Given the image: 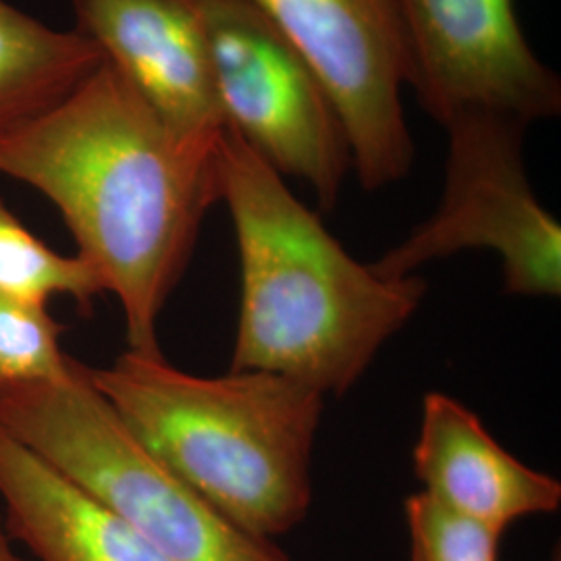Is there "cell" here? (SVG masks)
Wrapping results in <instances>:
<instances>
[{
    "label": "cell",
    "instance_id": "obj_4",
    "mask_svg": "<svg viewBox=\"0 0 561 561\" xmlns=\"http://www.w3.org/2000/svg\"><path fill=\"white\" fill-rule=\"evenodd\" d=\"M0 428L127 522L169 561H291L175 477L73 362L60 381L0 389Z\"/></svg>",
    "mask_w": 561,
    "mask_h": 561
},
{
    "label": "cell",
    "instance_id": "obj_11",
    "mask_svg": "<svg viewBox=\"0 0 561 561\" xmlns=\"http://www.w3.org/2000/svg\"><path fill=\"white\" fill-rule=\"evenodd\" d=\"M0 500L11 539L41 561H169L2 428Z\"/></svg>",
    "mask_w": 561,
    "mask_h": 561
},
{
    "label": "cell",
    "instance_id": "obj_14",
    "mask_svg": "<svg viewBox=\"0 0 561 561\" xmlns=\"http://www.w3.org/2000/svg\"><path fill=\"white\" fill-rule=\"evenodd\" d=\"M46 304L0 291V389L23 382L60 381L73 370Z\"/></svg>",
    "mask_w": 561,
    "mask_h": 561
},
{
    "label": "cell",
    "instance_id": "obj_10",
    "mask_svg": "<svg viewBox=\"0 0 561 561\" xmlns=\"http://www.w3.org/2000/svg\"><path fill=\"white\" fill-rule=\"evenodd\" d=\"M414 470L422 493L503 535L528 516L560 510V481L514 458L472 410L442 391L422 401Z\"/></svg>",
    "mask_w": 561,
    "mask_h": 561
},
{
    "label": "cell",
    "instance_id": "obj_6",
    "mask_svg": "<svg viewBox=\"0 0 561 561\" xmlns=\"http://www.w3.org/2000/svg\"><path fill=\"white\" fill-rule=\"evenodd\" d=\"M206 38L225 129L280 178L306 181L322 210L340 202L350 146L324 85L250 0H190Z\"/></svg>",
    "mask_w": 561,
    "mask_h": 561
},
{
    "label": "cell",
    "instance_id": "obj_5",
    "mask_svg": "<svg viewBox=\"0 0 561 561\" xmlns=\"http://www.w3.org/2000/svg\"><path fill=\"white\" fill-rule=\"evenodd\" d=\"M443 129L449 152L442 204L400 245L373 262V271L401 279L461 250H493L502 259L505 294L560 298L561 227L537 201L526 175L528 125L468 117Z\"/></svg>",
    "mask_w": 561,
    "mask_h": 561
},
{
    "label": "cell",
    "instance_id": "obj_13",
    "mask_svg": "<svg viewBox=\"0 0 561 561\" xmlns=\"http://www.w3.org/2000/svg\"><path fill=\"white\" fill-rule=\"evenodd\" d=\"M0 291L38 304L69 296L90 310L104 287L88 262L46 245L0 201Z\"/></svg>",
    "mask_w": 561,
    "mask_h": 561
},
{
    "label": "cell",
    "instance_id": "obj_2",
    "mask_svg": "<svg viewBox=\"0 0 561 561\" xmlns=\"http://www.w3.org/2000/svg\"><path fill=\"white\" fill-rule=\"evenodd\" d=\"M219 180L240 254L231 370L347 393L421 308L426 280L381 277L350 256L279 173L227 129Z\"/></svg>",
    "mask_w": 561,
    "mask_h": 561
},
{
    "label": "cell",
    "instance_id": "obj_3",
    "mask_svg": "<svg viewBox=\"0 0 561 561\" xmlns=\"http://www.w3.org/2000/svg\"><path fill=\"white\" fill-rule=\"evenodd\" d=\"M88 377L154 458L245 533L275 541L306 520L321 391L261 370L196 377L136 352Z\"/></svg>",
    "mask_w": 561,
    "mask_h": 561
},
{
    "label": "cell",
    "instance_id": "obj_1",
    "mask_svg": "<svg viewBox=\"0 0 561 561\" xmlns=\"http://www.w3.org/2000/svg\"><path fill=\"white\" fill-rule=\"evenodd\" d=\"M221 138L175 134L102 60L62 101L0 140V173L59 208L78 256L117 296L129 352L161 356L162 308L206 213L221 202Z\"/></svg>",
    "mask_w": 561,
    "mask_h": 561
},
{
    "label": "cell",
    "instance_id": "obj_17",
    "mask_svg": "<svg viewBox=\"0 0 561 561\" xmlns=\"http://www.w3.org/2000/svg\"><path fill=\"white\" fill-rule=\"evenodd\" d=\"M551 561H560V551H556V556H551Z\"/></svg>",
    "mask_w": 561,
    "mask_h": 561
},
{
    "label": "cell",
    "instance_id": "obj_15",
    "mask_svg": "<svg viewBox=\"0 0 561 561\" xmlns=\"http://www.w3.org/2000/svg\"><path fill=\"white\" fill-rule=\"evenodd\" d=\"M410 561H500L503 533L463 518L426 493L403 503Z\"/></svg>",
    "mask_w": 561,
    "mask_h": 561
},
{
    "label": "cell",
    "instance_id": "obj_8",
    "mask_svg": "<svg viewBox=\"0 0 561 561\" xmlns=\"http://www.w3.org/2000/svg\"><path fill=\"white\" fill-rule=\"evenodd\" d=\"M321 80L366 192L403 180L414 141L403 117L405 59L389 0H250Z\"/></svg>",
    "mask_w": 561,
    "mask_h": 561
},
{
    "label": "cell",
    "instance_id": "obj_16",
    "mask_svg": "<svg viewBox=\"0 0 561 561\" xmlns=\"http://www.w3.org/2000/svg\"><path fill=\"white\" fill-rule=\"evenodd\" d=\"M0 561H23L11 547V535L7 530V522L0 512Z\"/></svg>",
    "mask_w": 561,
    "mask_h": 561
},
{
    "label": "cell",
    "instance_id": "obj_7",
    "mask_svg": "<svg viewBox=\"0 0 561 561\" xmlns=\"http://www.w3.org/2000/svg\"><path fill=\"white\" fill-rule=\"evenodd\" d=\"M405 85L443 127L468 117L533 125L561 111L560 76L522 32L514 0H389Z\"/></svg>",
    "mask_w": 561,
    "mask_h": 561
},
{
    "label": "cell",
    "instance_id": "obj_12",
    "mask_svg": "<svg viewBox=\"0 0 561 561\" xmlns=\"http://www.w3.org/2000/svg\"><path fill=\"white\" fill-rule=\"evenodd\" d=\"M73 30H55L0 0V140L62 101L102 62Z\"/></svg>",
    "mask_w": 561,
    "mask_h": 561
},
{
    "label": "cell",
    "instance_id": "obj_9",
    "mask_svg": "<svg viewBox=\"0 0 561 561\" xmlns=\"http://www.w3.org/2000/svg\"><path fill=\"white\" fill-rule=\"evenodd\" d=\"M73 11L76 30L169 129L221 138L206 38L190 0H73Z\"/></svg>",
    "mask_w": 561,
    "mask_h": 561
}]
</instances>
